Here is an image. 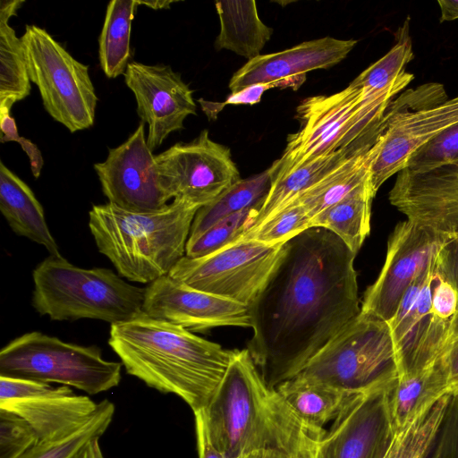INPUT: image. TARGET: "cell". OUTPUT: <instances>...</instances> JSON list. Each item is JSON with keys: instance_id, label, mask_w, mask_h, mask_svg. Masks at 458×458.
<instances>
[{"instance_id": "obj_1", "label": "cell", "mask_w": 458, "mask_h": 458, "mask_svg": "<svg viewBox=\"0 0 458 458\" xmlns=\"http://www.w3.org/2000/svg\"><path fill=\"white\" fill-rule=\"evenodd\" d=\"M355 256L323 227L284 244L248 307L253 335L247 350L270 387L296 377L360 312Z\"/></svg>"}, {"instance_id": "obj_2", "label": "cell", "mask_w": 458, "mask_h": 458, "mask_svg": "<svg viewBox=\"0 0 458 458\" xmlns=\"http://www.w3.org/2000/svg\"><path fill=\"white\" fill-rule=\"evenodd\" d=\"M108 344L129 375L179 396L193 413L208 407L234 353L144 312L111 325Z\"/></svg>"}, {"instance_id": "obj_3", "label": "cell", "mask_w": 458, "mask_h": 458, "mask_svg": "<svg viewBox=\"0 0 458 458\" xmlns=\"http://www.w3.org/2000/svg\"><path fill=\"white\" fill-rule=\"evenodd\" d=\"M209 438L227 458L286 451L324 431L306 425L261 377L249 351L234 350L226 373L203 410Z\"/></svg>"}, {"instance_id": "obj_4", "label": "cell", "mask_w": 458, "mask_h": 458, "mask_svg": "<svg viewBox=\"0 0 458 458\" xmlns=\"http://www.w3.org/2000/svg\"><path fill=\"white\" fill-rule=\"evenodd\" d=\"M199 209L182 199L152 212L128 211L108 202L92 206L89 227L99 252L120 276L150 284L168 276L185 256Z\"/></svg>"}, {"instance_id": "obj_5", "label": "cell", "mask_w": 458, "mask_h": 458, "mask_svg": "<svg viewBox=\"0 0 458 458\" xmlns=\"http://www.w3.org/2000/svg\"><path fill=\"white\" fill-rule=\"evenodd\" d=\"M32 277V305L52 320L90 318L113 325L143 312L145 288L125 282L109 268H82L49 255Z\"/></svg>"}, {"instance_id": "obj_6", "label": "cell", "mask_w": 458, "mask_h": 458, "mask_svg": "<svg viewBox=\"0 0 458 458\" xmlns=\"http://www.w3.org/2000/svg\"><path fill=\"white\" fill-rule=\"evenodd\" d=\"M388 106L365 103L352 83L337 93L303 99L297 107L300 130L288 136L283 155L270 166L273 173L337 150L356 154L372 147L384 130Z\"/></svg>"}, {"instance_id": "obj_7", "label": "cell", "mask_w": 458, "mask_h": 458, "mask_svg": "<svg viewBox=\"0 0 458 458\" xmlns=\"http://www.w3.org/2000/svg\"><path fill=\"white\" fill-rule=\"evenodd\" d=\"M297 376L352 392L392 384L398 371L388 323L360 311Z\"/></svg>"}, {"instance_id": "obj_8", "label": "cell", "mask_w": 458, "mask_h": 458, "mask_svg": "<svg viewBox=\"0 0 458 458\" xmlns=\"http://www.w3.org/2000/svg\"><path fill=\"white\" fill-rule=\"evenodd\" d=\"M122 362L106 360L97 346L66 343L34 331L4 346L0 352V376L57 383L89 394L117 386Z\"/></svg>"}, {"instance_id": "obj_9", "label": "cell", "mask_w": 458, "mask_h": 458, "mask_svg": "<svg viewBox=\"0 0 458 458\" xmlns=\"http://www.w3.org/2000/svg\"><path fill=\"white\" fill-rule=\"evenodd\" d=\"M384 123L380 149L370 168L375 194L386 180L405 168L417 149L458 123V96L449 99L438 82L406 89L390 103Z\"/></svg>"}, {"instance_id": "obj_10", "label": "cell", "mask_w": 458, "mask_h": 458, "mask_svg": "<svg viewBox=\"0 0 458 458\" xmlns=\"http://www.w3.org/2000/svg\"><path fill=\"white\" fill-rule=\"evenodd\" d=\"M21 38L30 81L48 114L71 132L90 128L98 99L89 65L37 25H26Z\"/></svg>"}, {"instance_id": "obj_11", "label": "cell", "mask_w": 458, "mask_h": 458, "mask_svg": "<svg viewBox=\"0 0 458 458\" xmlns=\"http://www.w3.org/2000/svg\"><path fill=\"white\" fill-rule=\"evenodd\" d=\"M284 244L240 240L205 257L184 256L169 276L196 290L249 307L278 262Z\"/></svg>"}, {"instance_id": "obj_12", "label": "cell", "mask_w": 458, "mask_h": 458, "mask_svg": "<svg viewBox=\"0 0 458 458\" xmlns=\"http://www.w3.org/2000/svg\"><path fill=\"white\" fill-rule=\"evenodd\" d=\"M161 182L171 199L199 208L241 179L230 149L203 130L190 142H178L156 156Z\"/></svg>"}, {"instance_id": "obj_13", "label": "cell", "mask_w": 458, "mask_h": 458, "mask_svg": "<svg viewBox=\"0 0 458 458\" xmlns=\"http://www.w3.org/2000/svg\"><path fill=\"white\" fill-rule=\"evenodd\" d=\"M442 235L413 221L398 223L387 242L385 263L364 293L360 311L389 322L408 288L435 264Z\"/></svg>"}, {"instance_id": "obj_14", "label": "cell", "mask_w": 458, "mask_h": 458, "mask_svg": "<svg viewBox=\"0 0 458 458\" xmlns=\"http://www.w3.org/2000/svg\"><path fill=\"white\" fill-rule=\"evenodd\" d=\"M438 279L434 266L404 293L396 313L387 322L394 341L398 378L414 376L433 366L441 357L450 320L432 309V293Z\"/></svg>"}, {"instance_id": "obj_15", "label": "cell", "mask_w": 458, "mask_h": 458, "mask_svg": "<svg viewBox=\"0 0 458 458\" xmlns=\"http://www.w3.org/2000/svg\"><path fill=\"white\" fill-rule=\"evenodd\" d=\"M94 169L108 202L120 208L157 211L171 199L161 182L142 122L124 142L109 149L105 161L94 164Z\"/></svg>"}, {"instance_id": "obj_16", "label": "cell", "mask_w": 458, "mask_h": 458, "mask_svg": "<svg viewBox=\"0 0 458 458\" xmlns=\"http://www.w3.org/2000/svg\"><path fill=\"white\" fill-rule=\"evenodd\" d=\"M123 76L135 97L137 114L148 126L147 143L152 152L171 132L184 129L189 115H196L192 90L171 66L131 62Z\"/></svg>"}, {"instance_id": "obj_17", "label": "cell", "mask_w": 458, "mask_h": 458, "mask_svg": "<svg viewBox=\"0 0 458 458\" xmlns=\"http://www.w3.org/2000/svg\"><path fill=\"white\" fill-rule=\"evenodd\" d=\"M143 312L153 318L201 332L220 327H251L247 306L196 290L169 275L145 288Z\"/></svg>"}, {"instance_id": "obj_18", "label": "cell", "mask_w": 458, "mask_h": 458, "mask_svg": "<svg viewBox=\"0 0 458 458\" xmlns=\"http://www.w3.org/2000/svg\"><path fill=\"white\" fill-rule=\"evenodd\" d=\"M392 384L359 394L342 411L319 442L320 458L386 457L394 439L386 398Z\"/></svg>"}, {"instance_id": "obj_19", "label": "cell", "mask_w": 458, "mask_h": 458, "mask_svg": "<svg viewBox=\"0 0 458 458\" xmlns=\"http://www.w3.org/2000/svg\"><path fill=\"white\" fill-rule=\"evenodd\" d=\"M388 199L407 219L433 232L458 237V167L397 174Z\"/></svg>"}, {"instance_id": "obj_20", "label": "cell", "mask_w": 458, "mask_h": 458, "mask_svg": "<svg viewBox=\"0 0 458 458\" xmlns=\"http://www.w3.org/2000/svg\"><path fill=\"white\" fill-rule=\"evenodd\" d=\"M357 40L325 37L291 48L249 60L232 76V93L259 83L279 82L283 88L299 89L309 72L327 69L342 62Z\"/></svg>"}, {"instance_id": "obj_21", "label": "cell", "mask_w": 458, "mask_h": 458, "mask_svg": "<svg viewBox=\"0 0 458 458\" xmlns=\"http://www.w3.org/2000/svg\"><path fill=\"white\" fill-rule=\"evenodd\" d=\"M89 396L75 394L72 387L40 382L30 394L0 401V409L25 420L40 441L64 437L84 424L97 410Z\"/></svg>"}, {"instance_id": "obj_22", "label": "cell", "mask_w": 458, "mask_h": 458, "mask_svg": "<svg viewBox=\"0 0 458 458\" xmlns=\"http://www.w3.org/2000/svg\"><path fill=\"white\" fill-rule=\"evenodd\" d=\"M0 211L18 235L43 245L50 255L61 256L35 194L18 175L0 162Z\"/></svg>"}, {"instance_id": "obj_23", "label": "cell", "mask_w": 458, "mask_h": 458, "mask_svg": "<svg viewBox=\"0 0 458 458\" xmlns=\"http://www.w3.org/2000/svg\"><path fill=\"white\" fill-rule=\"evenodd\" d=\"M394 36V45L391 49L351 82L360 89L362 98L369 103L390 104L414 79L413 74L405 71L414 58L409 17Z\"/></svg>"}, {"instance_id": "obj_24", "label": "cell", "mask_w": 458, "mask_h": 458, "mask_svg": "<svg viewBox=\"0 0 458 458\" xmlns=\"http://www.w3.org/2000/svg\"><path fill=\"white\" fill-rule=\"evenodd\" d=\"M447 394V376L440 358L419 374L397 377L386 390L394 437Z\"/></svg>"}, {"instance_id": "obj_25", "label": "cell", "mask_w": 458, "mask_h": 458, "mask_svg": "<svg viewBox=\"0 0 458 458\" xmlns=\"http://www.w3.org/2000/svg\"><path fill=\"white\" fill-rule=\"evenodd\" d=\"M276 389L300 420L317 429H324L326 424L334 421L342 411L362 393L345 390L300 376L281 383Z\"/></svg>"}, {"instance_id": "obj_26", "label": "cell", "mask_w": 458, "mask_h": 458, "mask_svg": "<svg viewBox=\"0 0 458 458\" xmlns=\"http://www.w3.org/2000/svg\"><path fill=\"white\" fill-rule=\"evenodd\" d=\"M381 146L380 134L376 143L346 157L316 185L295 200L304 207L310 217L337 203L370 182V168Z\"/></svg>"}, {"instance_id": "obj_27", "label": "cell", "mask_w": 458, "mask_h": 458, "mask_svg": "<svg viewBox=\"0 0 458 458\" xmlns=\"http://www.w3.org/2000/svg\"><path fill=\"white\" fill-rule=\"evenodd\" d=\"M216 9L220 21L216 48L233 51L248 61L260 55L273 30L260 20L256 2L218 1Z\"/></svg>"}, {"instance_id": "obj_28", "label": "cell", "mask_w": 458, "mask_h": 458, "mask_svg": "<svg viewBox=\"0 0 458 458\" xmlns=\"http://www.w3.org/2000/svg\"><path fill=\"white\" fill-rule=\"evenodd\" d=\"M352 155L354 154L347 150H337L282 172L273 173L271 169L272 180L269 191L249 230L259 226L277 210L295 200L346 157Z\"/></svg>"}, {"instance_id": "obj_29", "label": "cell", "mask_w": 458, "mask_h": 458, "mask_svg": "<svg viewBox=\"0 0 458 458\" xmlns=\"http://www.w3.org/2000/svg\"><path fill=\"white\" fill-rule=\"evenodd\" d=\"M23 0L0 3V106L12 108L27 98L31 89L21 38L16 36L9 20L16 15Z\"/></svg>"}, {"instance_id": "obj_30", "label": "cell", "mask_w": 458, "mask_h": 458, "mask_svg": "<svg viewBox=\"0 0 458 458\" xmlns=\"http://www.w3.org/2000/svg\"><path fill=\"white\" fill-rule=\"evenodd\" d=\"M375 195L369 182L318 214L311 220V227L331 231L357 254L370 232Z\"/></svg>"}, {"instance_id": "obj_31", "label": "cell", "mask_w": 458, "mask_h": 458, "mask_svg": "<svg viewBox=\"0 0 458 458\" xmlns=\"http://www.w3.org/2000/svg\"><path fill=\"white\" fill-rule=\"evenodd\" d=\"M271 168L240 179L211 203L200 208L194 217L189 238H195L220 220L250 208H261L269 191Z\"/></svg>"}, {"instance_id": "obj_32", "label": "cell", "mask_w": 458, "mask_h": 458, "mask_svg": "<svg viewBox=\"0 0 458 458\" xmlns=\"http://www.w3.org/2000/svg\"><path fill=\"white\" fill-rule=\"evenodd\" d=\"M136 0H112L106 11L98 38L99 64L109 79L124 75L131 57V30Z\"/></svg>"}, {"instance_id": "obj_33", "label": "cell", "mask_w": 458, "mask_h": 458, "mask_svg": "<svg viewBox=\"0 0 458 458\" xmlns=\"http://www.w3.org/2000/svg\"><path fill=\"white\" fill-rule=\"evenodd\" d=\"M114 404L104 399L90 418L70 435L51 441H39L21 458H72L86 444L100 438L110 426Z\"/></svg>"}, {"instance_id": "obj_34", "label": "cell", "mask_w": 458, "mask_h": 458, "mask_svg": "<svg viewBox=\"0 0 458 458\" xmlns=\"http://www.w3.org/2000/svg\"><path fill=\"white\" fill-rule=\"evenodd\" d=\"M450 395L442 396L395 436L385 458H425L439 430Z\"/></svg>"}, {"instance_id": "obj_35", "label": "cell", "mask_w": 458, "mask_h": 458, "mask_svg": "<svg viewBox=\"0 0 458 458\" xmlns=\"http://www.w3.org/2000/svg\"><path fill=\"white\" fill-rule=\"evenodd\" d=\"M311 227V218L302 205L293 201L249 230L238 240H254L267 245L285 243Z\"/></svg>"}, {"instance_id": "obj_36", "label": "cell", "mask_w": 458, "mask_h": 458, "mask_svg": "<svg viewBox=\"0 0 458 458\" xmlns=\"http://www.w3.org/2000/svg\"><path fill=\"white\" fill-rule=\"evenodd\" d=\"M259 210L250 208L227 216L195 238H189L185 256L205 257L236 242L248 231Z\"/></svg>"}, {"instance_id": "obj_37", "label": "cell", "mask_w": 458, "mask_h": 458, "mask_svg": "<svg viewBox=\"0 0 458 458\" xmlns=\"http://www.w3.org/2000/svg\"><path fill=\"white\" fill-rule=\"evenodd\" d=\"M444 166L458 167V123L417 149L408 159L405 168L423 173Z\"/></svg>"}, {"instance_id": "obj_38", "label": "cell", "mask_w": 458, "mask_h": 458, "mask_svg": "<svg viewBox=\"0 0 458 458\" xmlns=\"http://www.w3.org/2000/svg\"><path fill=\"white\" fill-rule=\"evenodd\" d=\"M39 441L25 420L0 409V458H21Z\"/></svg>"}, {"instance_id": "obj_39", "label": "cell", "mask_w": 458, "mask_h": 458, "mask_svg": "<svg viewBox=\"0 0 458 458\" xmlns=\"http://www.w3.org/2000/svg\"><path fill=\"white\" fill-rule=\"evenodd\" d=\"M272 88H283L281 83L279 82H270V83H259L248 86L238 92L231 93L225 99V101L219 102H211L208 100H204L202 98L199 99V103L201 106L203 112H205L206 115L210 119H216L218 113L225 107L226 105H255L260 102L261 98L265 91L272 89Z\"/></svg>"}, {"instance_id": "obj_40", "label": "cell", "mask_w": 458, "mask_h": 458, "mask_svg": "<svg viewBox=\"0 0 458 458\" xmlns=\"http://www.w3.org/2000/svg\"><path fill=\"white\" fill-rule=\"evenodd\" d=\"M436 269L439 278L453 286L458 294V237L442 235Z\"/></svg>"}, {"instance_id": "obj_41", "label": "cell", "mask_w": 458, "mask_h": 458, "mask_svg": "<svg viewBox=\"0 0 458 458\" xmlns=\"http://www.w3.org/2000/svg\"><path fill=\"white\" fill-rule=\"evenodd\" d=\"M441 361L445 369L449 393L458 392V311L452 318Z\"/></svg>"}, {"instance_id": "obj_42", "label": "cell", "mask_w": 458, "mask_h": 458, "mask_svg": "<svg viewBox=\"0 0 458 458\" xmlns=\"http://www.w3.org/2000/svg\"><path fill=\"white\" fill-rule=\"evenodd\" d=\"M327 431L306 436L295 447L286 451L257 452L242 458H320L319 442Z\"/></svg>"}, {"instance_id": "obj_43", "label": "cell", "mask_w": 458, "mask_h": 458, "mask_svg": "<svg viewBox=\"0 0 458 458\" xmlns=\"http://www.w3.org/2000/svg\"><path fill=\"white\" fill-rule=\"evenodd\" d=\"M432 309L437 316L445 320H450L458 311L456 291L439 276L432 293Z\"/></svg>"}, {"instance_id": "obj_44", "label": "cell", "mask_w": 458, "mask_h": 458, "mask_svg": "<svg viewBox=\"0 0 458 458\" xmlns=\"http://www.w3.org/2000/svg\"><path fill=\"white\" fill-rule=\"evenodd\" d=\"M194 417L199 458H227L214 446L209 438L204 411L194 412Z\"/></svg>"}, {"instance_id": "obj_45", "label": "cell", "mask_w": 458, "mask_h": 458, "mask_svg": "<svg viewBox=\"0 0 458 458\" xmlns=\"http://www.w3.org/2000/svg\"><path fill=\"white\" fill-rule=\"evenodd\" d=\"M437 4L441 11L440 22L458 19V0H438Z\"/></svg>"}, {"instance_id": "obj_46", "label": "cell", "mask_w": 458, "mask_h": 458, "mask_svg": "<svg viewBox=\"0 0 458 458\" xmlns=\"http://www.w3.org/2000/svg\"><path fill=\"white\" fill-rule=\"evenodd\" d=\"M100 438H95L86 444L72 458H105L100 447Z\"/></svg>"}, {"instance_id": "obj_47", "label": "cell", "mask_w": 458, "mask_h": 458, "mask_svg": "<svg viewBox=\"0 0 458 458\" xmlns=\"http://www.w3.org/2000/svg\"><path fill=\"white\" fill-rule=\"evenodd\" d=\"M138 5H146L154 10L159 9H168L170 5L174 3V1L171 0H157V1H139L136 0Z\"/></svg>"}]
</instances>
